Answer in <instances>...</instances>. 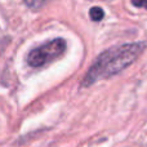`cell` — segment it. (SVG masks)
Here are the masks:
<instances>
[{"mask_svg":"<svg viewBox=\"0 0 147 147\" xmlns=\"http://www.w3.org/2000/svg\"><path fill=\"white\" fill-rule=\"evenodd\" d=\"M67 49V43L65 39L57 38L51 41L41 44L36 48L31 49L26 56V62L28 66L34 69L45 67L63 56V53Z\"/></svg>","mask_w":147,"mask_h":147,"instance_id":"obj_2","label":"cell"},{"mask_svg":"<svg viewBox=\"0 0 147 147\" xmlns=\"http://www.w3.org/2000/svg\"><path fill=\"white\" fill-rule=\"evenodd\" d=\"M23 4L26 5V7H28L30 9H32V10H38V9H40L41 7H44L45 5V3L44 1H25Z\"/></svg>","mask_w":147,"mask_h":147,"instance_id":"obj_4","label":"cell"},{"mask_svg":"<svg viewBox=\"0 0 147 147\" xmlns=\"http://www.w3.org/2000/svg\"><path fill=\"white\" fill-rule=\"evenodd\" d=\"M132 4L134 5V7H138V8H145L147 9V0H133Z\"/></svg>","mask_w":147,"mask_h":147,"instance_id":"obj_5","label":"cell"},{"mask_svg":"<svg viewBox=\"0 0 147 147\" xmlns=\"http://www.w3.org/2000/svg\"><path fill=\"white\" fill-rule=\"evenodd\" d=\"M146 41L115 45L102 52L89 67L80 83V88H88L98 80L110 79L133 65V62L145 52Z\"/></svg>","mask_w":147,"mask_h":147,"instance_id":"obj_1","label":"cell"},{"mask_svg":"<svg viewBox=\"0 0 147 147\" xmlns=\"http://www.w3.org/2000/svg\"><path fill=\"white\" fill-rule=\"evenodd\" d=\"M89 17L93 22H99V21L103 20L105 17V12L101 7H92L89 9Z\"/></svg>","mask_w":147,"mask_h":147,"instance_id":"obj_3","label":"cell"}]
</instances>
